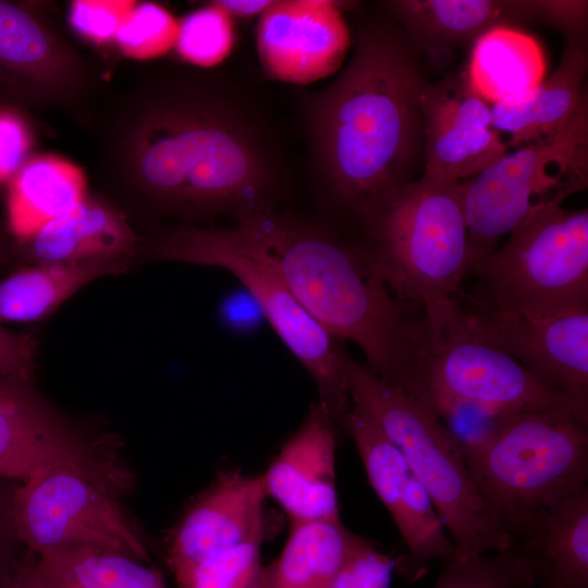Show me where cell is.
Masks as SVG:
<instances>
[{
	"instance_id": "28",
	"label": "cell",
	"mask_w": 588,
	"mask_h": 588,
	"mask_svg": "<svg viewBox=\"0 0 588 588\" xmlns=\"http://www.w3.org/2000/svg\"><path fill=\"white\" fill-rule=\"evenodd\" d=\"M355 536L341 520L291 525L280 555L267 565L266 588H326Z\"/></svg>"
},
{
	"instance_id": "19",
	"label": "cell",
	"mask_w": 588,
	"mask_h": 588,
	"mask_svg": "<svg viewBox=\"0 0 588 588\" xmlns=\"http://www.w3.org/2000/svg\"><path fill=\"white\" fill-rule=\"evenodd\" d=\"M338 425L323 402L313 403L303 424L261 474L267 498L291 525L338 522L335 450Z\"/></svg>"
},
{
	"instance_id": "1",
	"label": "cell",
	"mask_w": 588,
	"mask_h": 588,
	"mask_svg": "<svg viewBox=\"0 0 588 588\" xmlns=\"http://www.w3.org/2000/svg\"><path fill=\"white\" fill-rule=\"evenodd\" d=\"M87 125L99 180L131 219L204 225L274 209L280 168L259 112L216 72L149 68L106 93Z\"/></svg>"
},
{
	"instance_id": "3",
	"label": "cell",
	"mask_w": 588,
	"mask_h": 588,
	"mask_svg": "<svg viewBox=\"0 0 588 588\" xmlns=\"http://www.w3.org/2000/svg\"><path fill=\"white\" fill-rule=\"evenodd\" d=\"M242 221L266 243L306 313L333 339L358 345L379 378L417 397L430 341L425 316L392 293L365 245L274 209Z\"/></svg>"
},
{
	"instance_id": "33",
	"label": "cell",
	"mask_w": 588,
	"mask_h": 588,
	"mask_svg": "<svg viewBox=\"0 0 588 588\" xmlns=\"http://www.w3.org/2000/svg\"><path fill=\"white\" fill-rule=\"evenodd\" d=\"M396 560L355 536L342 565L326 588H391Z\"/></svg>"
},
{
	"instance_id": "39",
	"label": "cell",
	"mask_w": 588,
	"mask_h": 588,
	"mask_svg": "<svg viewBox=\"0 0 588 588\" xmlns=\"http://www.w3.org/2000/svg\"><path fill=\"white\" fill-rule=\"evenodd\" d=\"M24 556L14 564L0 568V588H38L26 572Z\"/></svg>"
},
{
	"instance_id": "23",
	"label": "cell",
	"mask_w": 588,
	"mask_h": 588,
	"mask_svg": "<svg viewBox=\"0 0 588 588\" xmlns=\"http://www.w3.org/2000/svg\"><path fill=\"white\" fill-rule=\"evenodd\" d=\"M588 57L581 41L568 40L553 73L538 85L491 105L492 125L507 146L519 148L552 138L587 96Z\"/></svg>"
},
{
	"instance_id": "36",
	"label": "cell",
	"mask_w": 588,
	"mask_h": 588,
	"mask_svg": "<svg viewBox=\"0 0 588 588\" xmlns=\"http://www.w3.org/2000/svg\"><path fill=\"white\" fill-rule=\"evenodd\" d=\"M38 341L32 333L14 332L0 324V376L33 375Z\"/></svg>"
},
{
	"instance_id": "12",
	"label": "cell",
	"mask_w": 588,
	"mask_h": 588,
	"mask_svg": "<svg viewBox=\"0 0 588 588\" xmlns=\"http://www.w3.org/2000/svg\"><path fill=\"white\" fill-rule=\"evenodd\" d=\"M58 466L117 487L131 479L117 440L57 408L37 389L33 375L0 376V476L25 482Z\"/></svg>"
},
{
	"instance_id": "10",
	"label": "cell",
	"mask_w": 588,
	"mask_h": 588,
	"mask_svg": "<svg viewBox=\"0 0 588 588\" xmlns=\"http://www.w3.org/2000/svg\"><path fill=\"white\" fill-rule=\"evenodd\" d=\"M106 93L99 65L37 5L0 0V111L60 110L87 124Z\"/></svg>"
},
{
	"instance_id": "21",
	"label": "cell",
	"mask_w": 588,
	"mask_h": 588,
	"mask_svg": "<svg viewBox=\"0 0 588 588\" xmlns=\"http://www.w3.org/2000/svg\"><path fill=\"white\" fill-rule=\"evenodd\" d=\"M382 5L414 42L427 50L475 41L509 22H544L553 26L555 0H392Z\"/></svg>"
},
{
	"instance_id": "11",
	"label": "cell",
	"mask_w": 588,
	"mask_h": 588,
	"mask_svg": "<svg viewBox=\"0 0 588 588\" xmlns=\"http://www.w3.org/2000/svg\"><path fill=\"white\" fill-rule=\"evenodd\" d=\"M112 485L70 466L46 469L15 489L16 537L30 554L50 550H113L150 563L139 531Z\"/></svg>"
},
{
	"instance_id": "34",
	"label": "cell",
	"mask_w": 588,
	"mask_h": 588,
	"mask_svg": "<svg viewBox=\"0 0 588 588\" xmlns=\"http://www.w3.org/2000/svg\"><path fill=\"white\" fill-rule=\"evenodd\" d=\"M172 27V19L166 10L154 3H142L121 24L115 37L128 52L152 51L168 42Z\"/></svg>"
},
{
	"instance_id": "20",
	"label": "cell",
	"mask_w": 588,
	"mask_h": 588,
	"mask_svg": "<svg viewBox=\"0 0 588 588\" xmlns=\"http://www.w3.org/2000/svg\"><path fill=\"white\" fill-rule=\"evenodd\" d=\"M132 220L103 194H86L70 210L23 238L12 249L25 264L126 261L138 253Z\"/></svg>"
},
{
	"instance_id": "2",
	"label": "cell",
	"mask_w": 588,
	"mask_h": 588,
	"mask_svg": "<svg viewBox=\"0 0 588 588\" xmlns=\"http://www.w3.org/2000/svg\"><path fill=\"white\" fill-rule=\"evenodd\" d=\"M418 74L392 26L359 27L338 77L307 101L317 170L335 201L365 223L402 186L422 137Z\"/></svg>"
},
{
	"instance_id": "29",
	"label": "cell",
	"mask_w": 588,
	"mask_h": 588,
	"mask_svg": "<svg viewBox=\"0 0 588 588\" xmlns=\"http://www.w3.org/2000/svg\"><path fill=\"white\" fill-rule=\"evenodd\" d=\"M526 559L514 548L466 560L444 561L433 588H535Z\"/></svg>"
},
{
	"instance_id": "9",
	"label": "cell",
	"mask_w": 588,
	"mask_h": 588,
	"mask_svg": "<svg viewBox=\"0 0 588 588\" xmlns=\"http://www.w3.org/2000/svg\"><path fill=\"white\" fill-rule=\"evenodd\" d=\"M587 186L586 96L555 136L506 152L481 173L461 182L469 269L491 254L499 240L509 235L535 207L563 204Z\"/></svg>"
},
{
	"instance_id": "4",
	"label": "cell",
	"mask_w": 588,
	"mask_h": 588,
	"mask_svg": "<svg viewBox=\"0 0 588 588\" xmlns=\"http://www.w3.org/2000/svg\"><path fill=\"white\" fill-rule=\"evenodd\" d=\"M364 225L373 268L397 298L422 311L429 335H436L454 315L469 269L461 183L422 175Z\"/></svg>"
},
{
	"instance_id": "13",
	"label": "cell",
	"mask_w": 588,
	"mask_h": 588,
	"mask_svg": "<svg viewBox=\"0 0 588 588\" xmlns=\"http://www.w3.org/2000/svg\"><path fill=\"white\" fill-rule=\"evenodd\" d=\"M444 394L503 413L558 411L588 421V412L540 382L517 359L482 336L458 302L451 320L430 336L418 400Z\"/></svg>"
},
{
	"instance_id": "27",
	"label": "cell",
	"mask_w": 588,
	"mask_h": 588,
	"mask_svg": "<svg viewBox=\"0 0 588 588\" xmlns=\"http://www.w3.org/2000/svg\"><path fill=\"white\" fill-rule=\"evenodd\" d=\"M539 44L510 26L494 27L473 42L466 79L488 103L529 89L543 79Z\"/></svg>"
},
{
	"instance_id": "8",
	"label": "cell",
	"mask_w": 588,
	"mask_h": 588,
	"mask_svg": "<svg viewBox=\"0 0 588 588\" xmlns=\"http://www.w3.org/2000/svg\"><path fill=\"white\" fill-rule=\"evenodd\" d=\"M466 463L512 538L538 512L587 488L588 421L558 411L505 413Z\"/></svg>"
},
{
	"instance_id": "40",
	"label": "cell",
	"mask_w": 588,
	"mask_h": 588,
	"mask_svg": "<svg viewBox=\"0 0 588 588\" xmlns=\"http://www.w3.org/2000/svg\"><path fill=\"white\" fill-rule=\"evenodd\" d=\"M9 229H8V225L7 223H4L1 219H0V252L2 249H4V246L7 244V241H8V234H9Z\"/></svg>"
},
{
	"instance_id": "38",
	"label": "cell",
	"mask_w": 588,
	"mask_h": 588,
	"mask_svg": "<svg viewBox=\"0 0 588 588\" xmlns=\"http://www.w3.org/2000/svg\"><path fill=\"white\" fill-rule=\"evenodd\" d=\"M272 3L270 0H221L213 4L220 8L228 15L238 17L252 16L264 13Z\"/></svg>"
},
{
	"instance_id": "37",
	"label": "cell",
	"mask_w": 588,
	"mask_h": 588,
	"mask_svg": "<svg viewBox=\"0 0 588 588\" xmlns=\"http://www.w3.org/2000/svg\"><path fill=\"white\" fill-rule=\"evenodd\" d=\"M11 481L0 476V568L14 564L24 555L12 517L13 495L17 487Z\"/></svg>"
},
{
	"instance_id": "16",
	"label": "cell",
	"mask_w": 588,
	"mask_h": 588,
	"mask_svg": "<svg viewBox=\"0 0 588 588\" xmlns=\"http://www.w3.org/2000/svg\"><path fill=\"white\" fill-rule=\"evenodd\" d=\"M342 428L354 441L369 483L391 515L411 559L425 564L453 558V541L399 448L355 404Z\"/></svg>"
},
{
	"instance_id": "22",
	"label": "cell",
	"mask_w": 588,
	"mask_h": 588,
	"mask_svg": "<svg viewBox=\"0 0 588 588\" xmlns=\"http://www.w3.org/2000/svg\"><path fill=\"white\" fill-rule=\"evenodd\" d=\"M536 587L588 588V488L544 507L512 535Z\"/></svg>"
},
{
	"instance_id": "18",
	"label": "cell",
	"mask_w": 588,
	"mask_h": 588,
	"mask_svg": "<svg viewBox=\"0 0 588 588\" xmlns=\"http://www.w3.org/2000/svg\"><path fill=\"white\" fill-rule=\"evenodd\" d=\"M266 499L261 474L236 469L219 473L171 534L166 560L175 581L219 552L264 540Z\"/></svg>"
},
{
	"instance_id": "25",
	"label": "cell",
	"mask_w": 588,
	"mask_h": 588,
	"mask_svg": "<svg viewBox=\"0 0 588 588\" xmlns=\"http://www.w3.org/2000/svg\"><path fill=\"white\" fill-rule=\"evenodd\" d=\"M126 261L27 265L0 281V324L40 321L88 282L127 270Z\"/></svg>"
},
{
	"instance_id": "30",
	"label": "cell",
	"mask_w": 588,
	"mask_h": 588,
	"mask_svg": "<svg viewBox=\"0 0 588 588\" xmlns=\"http://www.w3.org/2000/svg\"><path fill=\"white\" fill-rule=\"evenodd\" d=\"M261 544L262 540H254L219 552L176 584L179 588H266Z\"/></svg>"
},
{
	"instance_id": "14",
	"label": "cell",
	"mask_w": 588,
	"mask_h": 588,
	"mask_svg": "<svg viewBox=\"0 0 588 588\" xmlns=\"http://www.w3.org/2000/svg\"><path fill=\"white\" fill-rule=\"evenodd\" d=\"M464 311L482 336L588 412V307L543 316Z\"/></svg>"
},
{
	"instance_id": "35",
	"label": "cell",
	"mask_w": 588,
	"mask_h": 588,
	"mask_svg": "<svg viewBox=\"0 0 588 588\" xmlns=\"http://www.w3.org/2000/svg\"><path fill=\"white\" fill-rule=\"evenodd\" d=\"M70 20L77 32L99 42L115 36L122 24L117 4L99 1H74Z\"/></svg>"
},
{
	"instance_id": "15",
	"label": "cell",
	"mask_w": 588,
	"mask_h": 588,
	"mask_svg": "<svg viewBox=\"0 0 588 588\" xmlns=\"http://www.w3.org/2000/svg\"><path fill=\"white\" fill-rule=\"evenodd\" d=\"M419 109L425 138L424 176L463 182L485 171L509 146L492 125L491 105L466 75L424 83Z\"/></svg>"
},
{
	"instance_id": "32",
	"label": "cell",
	"mask_w": 588,
	"mask_h": 588,
	"mask_svg": "<svg viewBox=\"0 0 588 588\" xmlns=\"http://www.w3.org/2000/svg\"><path fill=\"white\" fill-rule=\"evenodd\" d=\"M232 46L231 20L213 3L187 14L175 33L179 54L199 68L219 63L228 56Z\"/></svg>"
},
{
	"instance_id": "7",
	"label": "cell",
	"mask_w": 588,
	"mask_h": 588,
	"mask_svg": "<svg viewBox=\"0 0 588 588\" xmlns=\"http://www.w3.org/2000/svg\"><path fill=\"white\" fill-rule=\"evenodd\" d=\"M477 311L543 316L588 307V210L535 207L507 241L474 265Z\"/></svg>"
},
{
	"instance_id": "31",
	"label": "cell",
	"mask_w": 588,
	"mask_h": 588,
	"mask_svg": "<svg viewBox=\"0 0 588 588\" xmlns=\"http://www.w3.org/2000/svg\"><path fill=\"white\" fill-rule=\"evenodd\" d=\"M424 403L438 415L466 462L487 446L505 414L476 401L444 394H431Z\"/></svg>"
},
{
	"instance_id": "6",
	"label": "cell",
	"mask_w": 588,
	"mask_h": 588,
	"mask_svg": "<svg viewBox=\"0 0 588 588\" xmlns=\"http://www.w3.org/2000/svg\"><path fill=\"white\" fill-rule=\"evenodd\" d=\"M343 365L351 403L362 407L405 456L453 541V558L466 560L511 549L503 522L433 409L383 381L347 352Z\"/></svg>"
},
{
	"instance_id": "17",
	"label": "cell",
	"mask_w": 588,
	"mask_h": 588,
	"mask_svg": "<svg viewBox=\"0 0 588 588\" xmlns=\"http://www.w3.org/2000/svg\"><path fill=\"white\" fill-rule=\"evenodd\" d=\"M350 41L341 5L328 0L272 1L257 26L264 72L291 84H308L335 72Z\"/></svg>"
},
{
	"instance_id": "26",
	"label": "cell",
	"mask_w": 588,
	"mask_h": 588,
	"mask_svg": "<svg viewBox=\"0 0 588 588\" xmlns=\"http://www.w3.org/2000/svg\"><path fill=\"white\" fill-rule=\"evenodd\" d=\"M82 171L69 161L40 156L25 162L8 196L9 232L23 238L73 208L86 196Z\"/></svg>"
},
{
	"instance_id": "5",
	"label": "cell",
	"mask_w": 588,
	"mask_h": 588,
	"mask_svg": "<svg viewBox=\"0 0 588 588\" xmlns=\"http://www.w3.org/2000/svg\"><path fill=\"white\" fill-rule=\"evenodd\" d=\"M138 252L150 260L212 266L233 273L314 378L319 400L342 426L352 406L343 368L346 350L301 306L272 253L248 222L228 228L155 224L140 236Z\"/></svg>"
},
{
	"instance_id": "24",
	"label": "cell",
	"mask_w": 588,
	"mask_h": 588,
	"mask_svg": "<svg viewBox=\"0 0 588 588\" xmlns=\"http://www.w3.org/2000/svg\"><path fill=\"white\" fill-rule=\"evenodd\" d=\"M24 564L38 588H169L159 569L107 549L27 552Z\"/></svg>"
}]
</instances>
